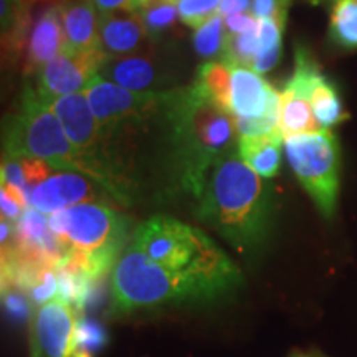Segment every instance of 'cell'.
<instances>
[{
  "instance_id": "obj_29",
  "label": "cell",
  "mask_w": 357,
  "mask_h": 357,
  "mask_svg": "<svg viewBox=\"0 0 357 357\" xmlns=\"http://www.w3.org/2000/svg\"><path fill=\"white\" fill-rule=\"evenodd\" d=\"M225 26L230 33H245L260 29V20H257L252 13H235L225 17Z\"/></svg>"
},
{
  "instance_id": "obj_24",
  "label": "cell",
  "mask_w": 357,
  "mask_h": 357,
  "mask_svg": "<svg viewBox=\"0 0 357 357\" xmlns=\"http://www.w3.org/2000/svg\"><path fill=\"white\" fill-rule=\"evenodd\" d=\"M227 40V26L225 17L220 13L211 17L207 22H204L199 29H195L192 45L199 56L202 58H215L223 53Z\"/></svg>"
},
{
  "instance_id": "obj_2",
  "label": "cell",
  "mask_w": 357,
  "mask_h": 357,
  "mask_svg": "<svg viewBox=\"0 0 357 357\" xmlns=\"http://www.w3.org/2000/svg\"><path fill=\"white\" fill-rule=\"evenodd\" d=\"M197 202L200 220L238 252H252L265 242L273 213V189L235 151L212 169Z\"/></svg>"
},
{
  "instance_id": "obj_21",
  "label": "cell",
  "mask_w": 357,
  "mask_h": 357,
  "mask_svg": "<svg viewBox=\"0 0 357 357\" xmlns=\"http://www.w3.org/2000/svg\"><path fill=\"white\" fill-rule=\"evenodd\" d=\"M311 105L316 119L323 129H331L347 118L342 101L339 98L334 84L321 75H316L311 88Z\"/></svg>"
},
{
  "instance_id": "obj_32",
  "label": "cell",
  "mask_w": 357,
  "mask_h": 357,
  "mask_svg": "<svg viewBox=\"0 0 357 357\" xmlns=\"http://www.w3.org/2000/svg\"><path fill=\"white\" fill-rule=\"evenodd\" d=\"M95 6L100 13H106V12H118V10H129L134 6L136 0H93Z\"/></svg>"
},
{
  "instance_id": "obj_30",
  "label": "cell",
  "mask_w": 357,
  "mask_h": 357,
  "mask_svg": "<svg viewBox=\"0 0 357 357\" xmlns=\"http://www.w3.org/2000/svg\"><path fill=\"white\" fill-rule=\"evenodd\" d=\"M3 303H6L10 314L19 316V318L25 316L26 311L30 310V305L24 300V296L20 293L12 291L10 288H3Z\"/></svg>"
},
{
  "instance_id": "obj_10",
  "label": "cell",
  "mask_w": 357,
  "mask_h": 357,
  "mask_svg": "<svg viewBox=\"0 0 357 357\" xmlns=\"http://www.w3.org/2000/svg\"><path fill=\"white\" fill-rule=\"evenodd\" d=\"M106 55L96 50H71L63 48L43 66L37 75V89L42 100L68 96L83 93L89 83L98 77V71Z\"/></svg>"
},
{
  "instance_id": "obj_26",
  "label": "cell",
  "mask_w": 357,
  "mask_h": 357,
  "mask_svg": "<svg viewBox=\"0 0 357 357\" xmlns=\"http://www.w3.org/2000/svg\"><path fill=\"white\" fill-rule=\"evenodd\" d=\"M178 19L190 29H199L204 22L218 13L222 0H176Z\"/></svg>"
},
{
  "instance_id": "obj_14",
  "label": "cell",
  "mask_w": 357,
  "mask_h": 357,
  "mask_svg": "<svg viewBox=\"0 0 357 357\" xmlns=\"http://www.w3.org/2000/svg\"><path fill=\"white\" fill-rule=\"evenodd\" d=\"M153 43L134 12L100 13V50L106 56H131L144 53Z\"/></svg>"
},
{
  "instance_id": "obj_34",
  "label": "cell",
  "mask_w": 357,
  "mask_h": 357,
  "mask_svg": "<svg viewBox=\"0 0 357 357\" xmlns=\"http://www.w3.org/2000/svg\"><path fill=\"white\" fill-rule=\"evenodd\" d=\"M73 357H91V352H86V351H75Z\"/></svg>"
},
{
  "instance_id": "obj_28",
  "label": "cell",
  "mask_w": 357,
  "mask_h": 357,
  "mask_svg": "<svg viewBox=\"0 0 357 357\" xmlns=\"http://www.w3.org/2000/svg\"><path fill=\"white\" fill-rule=\"evenodd\" d=\"M291 0H252L250 13L257 20H273L284 29Z\"/></svg>"
},
{
  "instance_id": "obj_27",
  "label": "cell",
  "mask_w": 357,
  "mask_h": 357,
  "mask_svg": "<svg viewBox=\"0 0 357 357\" xmlns=\"http://www.w3.org/2000/svg\"><path fill=\"white\" fill-rule=\"evenodd\" d=\"M106 334L100 324L95 321L79 318L77 323V331H75V351L100 349L105 344Z\"/></svg>"
},
{
  "instance_id": "obj_4",
  "label": "cell",
  "mask_w": 357,
  "mask_h": 357,
  "mask_svg": "<svg viewBox=\"0 0 357 357\" xmlns=\"http://www.w3.org/2000/svg\"><path fill=\"white\" fill-rule=\"evenodd\" d=\"M48 225L66 252L61 265L95 280L114 266L128 247L131 220L105 202H84L48 215Z\"/></svg>"
},
{
  "instance_id": "obj_35",
  "label": "cell",
  "mask_w": 357,
  "mask_h": 357,
  "mask_svg": "<svg viewBox=\"0 0 357 357\" xmlns=\"http://www.w3.org/2000/svg\"><path fill=\"white\" fill-rule=\"evenodd\" d=\"M25 3H29V6H33V3H38V2H55V0H24Z\"/></svg>"
},
{
  "instance_id": "obj_5",
  "label": "cell",
  "mask_w": 357,
  "mask_h": 357,
  "mask_svg": "<svg viewBox=\"0 0 357 357\" xmlns=\"http://www.w3.org/2000/svg\"><path fill=\"white\" fill-rule=\"evenodd\" d=\"M3 155L47 160L60 171L84 174L78 151L66 136L63 124L50 106L26 84L15 114L8 116L2 134Z\"/></svg>"
},
{
  "instance_id": "obj_6",
  "label": "cell",
  "mask_w": 357,
  "mask_h": 357,
  "mask_svg": "<svg viewBox=\"0 0 357 357\" xmlns=\"http://www.w3.org/2000/svg\"><path fill=\"white\" fill-rule=\"evenodd\" d=\"M128 247L174 270L240 273L235 261L205 231L174 217L147 218L134 230Z\"/></svg>"
},
{
  "instance_id": "obj_36",
  "label": "cell",
  "mask_w": 357,
  "mask_h": 357,
  "mask_svg": "<svg viewBox=\"0 0 357 357\" xmlns=\"http://www.w3.org/2000/svg\"><path fill=\"white\" fill-rule=\"evenodd\" d=\"M312 2H314V3H318V2H319V0H312ZM328 2H333V0H328ZM349 2H352V3H356V6H357V0H349Z\"/></svg>"
},
{
  "instance_id": "obj_1",
  "label": "cell",
  "mask_w": 357,
  "mask_h": 357,
  "mask_svg": "<svg viewBox=\"0 0 357 357\" xmlns=\"http://www.w3.org/2000/svg\"><path fill=\"white\" fill-rule=\"evenodd\" d=\"M160 118L166 124L174 178L178 189L199 200L212 169L238 146L235 118L194 84L171 89Z\"/></svg>"
},
{
  "instance_id": "obj_3",
  "label": "cell",
  "mask_w": 357,
  "mask_h": 357,
  "mask_svg": "<svg viewBox=\"0 0 357 357\" xmlns=\"http://www.w3.org/2000/svg\"><path fill=\"white\" fill-rule=\"evenodd\" d=\"M240 273L174 270L131 247L123 250L111 273L114 310L131 312L187 301H211L242 284Z\"/></svg>"
},
{
  "instance_id": "obj_11",
  "label": "cell",
  "mask_w": 357,
  "mask_h": 357,
  "mask_svg": "<svg viewBox=\"0 0 357 357\" xmlns=\"http://www.w3.org/2000/svg\"><path fill=\"white\" fill-rule=\"evenodd\" d=\"M102 194H108V192L88 176L58 169L47 181L33 187L30 192L29 204L35 211L45 215H52L78 204L100 202Z\"/></svg>"
},
{
  "instance_id": "obj_17",
  "label": "cell",
  "mask_w": 357,
  "mask_h": 357,
  "mask_svg": "<svg viewBox=\"0 0 357 357\" xmlns=\"http://www.w3.org/2000/svg\"><path fill=\"white\" fill-rule=\"evenodd\" d=\"M61 8L66 48L96 50L100 48V12L93 0H70Z\"/></svg>"
},
{
  "instance_id": "obj_22",
  "label": "cell",
  "mask_w": 357,
  "mask_h": 357,
  "mask_svg": "<svg viewBox=\"0 0 357 357\" xmlns=\"http://www.w3.org/2000/svg\"><path fill=\"white\" fill-rule=\"evenodd\" d=\"M329 37L342 48H357V6L349 0H333Z\"/></svg>"
},
{
  "instance_id": "obj_19",
  "label": "cell",
  "mask_w": 357,
  "mask_h": 357,
  "mask_svg": "<svg viewBox=\"0 0 357 357\" xmlns=\"http://www.w3.org/2000/svg\"><path fill=\"white\" fill-rule=\"evenodd\" d=\"M202 95L218 108L231 113V66L223 60L205 61L199 66L192 83Z\"/></svg>"
},
{
  "instance_id": "obj_12",
  "label": "cell",
  "mask_w": 357,
  "mask_h": 357,
  "mask_svg": "<svg viewBox=\"0 0 357 357\" xmlns=\"http://www.w3.org/2000/svg\"><path fill=\"white\" fill-rule=\"evenodd\" d=\"M77 323L73 306L63 298H55L40 306L32 333L40 352L45 357H73Z\"/></svg>"
},
{
  "instance_id": "obj_15",
  "label": "cell",
  "mask_w": 357,
  "mask_h": 357,
  "mask_svg": "<svg viewBox=\"0 0 357 357\" xmlns=\"http://www.w3.org/2000/svg\"><path fill=\"white\" fill-rule=\"evenodd\" d=\"M65 29L60 6L47 8L35 20L26 43L24 73L37 78L43 66L52 61L65 48Z\"/></svg>"
},
{
  "instance_id": "obj_18",
  "label": "cell",
  "mask_w": 357,
  "mask_h": 357,
  "mask_svg": "<svg viewBox=\"0 0 357 357\" xmlns=\"http://www.w3.org/2000/svg\"><path fill=\"white\" fill-rule=\"evenodd\" d=\"M283 144L284 139L280 131L261 134V136H240L236 153L258 176L273 178L280 172Z\"/></svg>"
},
{
  "instance_id": "obj_31",
  "label": "cell",
  "mask_w": 357,
  "mask_h": 357,
  "mask_svg": "<svg viewBox=\"0 0 357 357\" xmlns=\"http://www.w3.org/2000/svg\"><path fill=\"white\" fill-rule=\"evenodd\" d=\"M252 8V0H222L218 13L222 17H230L235 13H245Z\"/></svg>"
},
{
  "instance_id": "obj_25",
  "label": "cell",
  "mask_w": 357,
  "mask_h": 357,
  "mask_svg": "<svg viewBox=\"0 0 357 357\" xmlns=\"http://www.w3.org/2000/svg\"><path fill=\"white\" fill-rule=\"evenodd\" d=\"M258 30L245 33L227 32L225 47H223L222 60L229 63L231 68H252L258 52Z\"/></svg>"
},
{
  "instance_id": "obj_7",
  "label": "cell",
  "mask_w": 357,
  "mask_h": 357,
  "mask_svg": "<svg viewBox=\"0 0 357 357\" xmlns=\"http://www.w3.org/2000/svg\"><path fill=\"white\" fill-rule=\"evenodd\" d=\"M289 167L303 189L316 204L321 215L333 218L339 195V144L336 136L323 129L284 139Z\"/></svg>"
},
{
  "instance_id": "obj_16",
  "label": "cell",
  "mask_w": 357,
  "mask_h": 357,
  "mask_svg": "<svg viewBox=\"0 0 357 357\" xmlns=\"http://www.w3.org/2000/svg\"><path fill=\"white\" fill-rule=\"evenodd\" d=\"M98 77L131 91H166L159 89L160 84L166 83L159 65L142 55L106 56Z\"/></svg>"
},
{
  "instance_id": "obj_23",
  "label": "cell",
  "mask_w": 357,
  "mask_h": 357,
  "mask_svg": "<svg viewBox=\"0 0 357 357\" xmlns=\"http://www.w3.org/2000/svg\"><path fill=\"white\" fill-rule=\"evenodd\" d=\"M283 26L273 20H260L258 52L252 66L253 71L263 75L275 68L281 56V37H283Z\"/></svg>"
},
{
  "instance_id": "obj_8",
  "label": "cell",
  "mask_w": 357,
  "mask_h": 357,
  "mask_svg": "<svg viewBox=\"0 0 357 357\" xmlns=\"http://www.w3.org/2000/svg\"><path fill=\"white\" fill-rule=\"evenodd\" d=\"M83 93L98 123L113 136H119L129 128H139L158 118L171 96V89L131 91L101 77H95Z\"/></svg>"
},
{
  "instance_id": "obj_9",
  "label": "cell",
  "mask_w": 357,
  "mask_h": 357,
  "mask_svg": "<svg viewBox=\"0 0 357 357\" xmlns=\"http://www.w3.org/2000/svg\"><path fill=\"white\" fill-rule=\"evenodd\" d=\"M319 68L306 50L296 48L294 71L280 93V132L283 139L323 131L311 105V88Z\"/></svg>"
},
{
  "instance_id": "obj_20",
  "label": "cell",
  "mask_w": 357,
  "mask_h": 357,
  "mask_svg": "<svg viewBox=\"0 0 357 357\" xmlns=\"http://www.w3.org/2000/svg\"><path fill=\"white\" fill-rule=\"evenodd\" d=\"M131 12L139 17L153 43L166 42L178 17L176 0H136Z\"/></svg>"
},
{
  "instance_id": "obj_13",
  "label": "cell",
  "mask_w": 357,
  "mask_h": 357,
  "mask_svg": "<svg viewBox=\"0 0 357 357\" xmlns=\"http://www.w3.org/2000/svg\"><path fill=\"white\" fill-rule=\"evenodd\" d=\"M231 113L235 118L280 116V93L252 68H231Z\"/></svg>"
},
{
  "instance_id": "obj_33",
  "label": "cell",
  "mask_w": 357,
  "mask_h": 357,
  "mask_svg": "<svg viewBox=\"0 0 357 357\" xmlns=\"http://www.w3.org/2000/svg\"><path fill=\"white\" fill-rule=\"evenodd\" d=\"M289 357H324L321 354H316V352H303V351H294Z\"/></svg>"
}]
</instances>
